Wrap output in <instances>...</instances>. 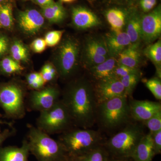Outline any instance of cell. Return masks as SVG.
<instances>
[{
  "label": "cell",
  "mask_w": 161,
  "mask_h": 161,
  "mask_svg": "<svg viewBox=\"0 0 161 161\" xmlns=\"http://www.w3.org/2000/svg\"><path fill=\"white\" fill-rule=\"evenodd\" d=\"M61 101L73 124L83 129H89L94 125L97 104L94 88L88 80L81 78L70 84Z\"/></svg>",
  "instance_id": "cell-1"
},
{
  "label": "cell",
  "mask_w": 161,
  "mask_h": 161,
  "mask_svg": "<svg viewBox=\"0 0 161 161\" xmlns=\"http://www.w3.org/2000/svg\"><path fill=\"white\" fill-rule=\"evenodd\" d=\"M28 129L27 141L30 152L38 161H63L67 153L58 140L52 138L49 135L31 124Z\"/></svg>",
  "instance_id": "cell-2"
},
{
  "label": "cell",
  "mask_w": 161,
  "mask_h": 161,
  "mask_svg": "<svg viewBox=\"0 0 161 161\" xmlns=\"http://www.w3.org/2000/svg\"><path fill=\"white\" fill-rule=\"evenodd\" d=\"M58 141L68 156L78 157L99 147L102 137L97 131L81 128L67 130L61 133Z\"/></svg>",
  "instance_id": "cell-3"
},
{
  "label": "cell",
  "mask_w": 161,
  "mask_h": 161,
  "mask_svg": "<svg viewBox=\"0 0 161 161\" xmlns=\"http://www.w3.org/2000/svg\"><path fill=\"white\" fill-rule=\"evenodd\" d=\"M26 97L24 88L16 82H10L0 86V106L9 118L19 119L25 116Z\"/></svg>",
  "instance_id": "cell-4"
},
{
  "label": "cell",
  "mask_w": 161,
  "mask_h": 161,
  "mask_svg": "<svg viewBox=\"0 0 161 161\" xmlns=\"http://www.w3.org/2000/svg\"><path fill=\"white\" fill-rule=\"evenodd\" d=\"M36 127L48 135L63 133L73 124L66 107L60 100L50 109L40 112Z\"/></svg>",
  "instance_id": "cell-5"
},
{
  "label": "cell",
  "mask_w": 161,
  "mask_h": 161,
  "mask_svg": "<svg viewBox=\"0 0 161 161\" xmlns=\"http://www.w3.org/2000/svg\"><path fill=\"white\" fill-rule=\"evenodd\" d=\"M127 97H115L98 105L99 119L104 127L114 129L128 121L131 115Z\"/></svg>",
  "instance_id": "cell-6"
},
{
  "label": "cell",
  "mask_w": 161,
  "mask_h": 161,
  "mask_svg": "<svg viewBox=\"0 0 161 161\" xmlns=\"http://www.w3.org/2000/svg\"><path fill=\"white\" fill-rule=\"evenodd\" d=\"M80 50L79 42L72 37L64 40L58 47L54 66L61 78L68 79L75 74L78 67Z\"/></svg>",
  "instance_id": "cell-7"
},
{
  "label": "cell",
  "mask_w": 161,
  "mask_h": 161,
  "mask_svg": "<svg viewBox=\"0 0 161 161\" xmlns=\"http://www.w3.org/2000/svg\"><path fill=\"white\" fill-rule=\"evenodd\" d=\"M144 135L140 126L137 124H130L109 140L108 147L115 155L131 158Z\"/></svg>",
  "instance_id": "cell-8"
},
{
  "label": "cell",
  "mask_w": 161,
  "mask_h": 161,
  "mask_svg": "<svg viewBox=\"0 0 161 161\" xmlns=\"http://www.w3.org/2000/svg\"><path fill=\"white\" fill-rule=\"evenodd\" d=\"M60 95L59 89L53 86L32 91L26 100V109L40 112L49 110L60 100Z\"/></svg>",
  "instance_id": "cell-9"
},
{
  "label": "cell",
  "mask_w": 161,
  "mask_h": 161,
  "mask_svg": "<svg viewBox=\"0 0 161 161\" xmlns=\"http://www.w3.org/2000/svg\"><path fill=\"white\" fill-rule=\"evenodd\" d=\"M141 26L142 40L146 43H152L160 37V5L147 13V14L141 16Z\"/></svg>",
  "instance_id": "cell-10"
},
{
  "label": "cell",
  "mask_w": 161,
  "mask_h": 161,
  "mask_svg": "<svg viewBox=\"0 0 161 161\" xmlns=\"http://www.w3.org/2000/svg\"><path fill=\"white\" fill-rule=\"evenodd\" d=\"M94 92L97 105L115 97H127L120 80L115 77L98 80Z\"/></svg>",
  "instance_id": "cell-11"
},
{
  "label": "cell",
  "mask_w": 161,
  "mask_h": 161,
  "mask_svg": "<svg viewBox=\"0 0 161 161\" xmlns=\"http://www.w3.org/2000/svg\"><path fill=\"white\" fill-rule=\"evenodd\" d=\"M130 115L134 119L145 122L161 111V104L157 102L133 100L129 103Z\"/></svg>",
  "instance_id": "cell-12"
},
{
  "label": "cell",
  "mask_w": 161,
  "mask_h": 161,
  "mask_svg": "<svg viewBox=\"0 0 161 161\" xmlns=\"http://www.w3.org/2000/svg\"><path fill=\"white\" fill-rule=\"evenodd\" d=\"M20 28L29 35L36 33L43 26L44 19L43 16L35 9L21 12L18 17Z\"/></svg>",
  "instance_id": "cell-13"
},
{
  "label": "cell",
  "mask_w": 161,
  "mask_h": 161,
  "mask_svg": "<svg viewBox=\"0 0 161 161\" xmlns=\"http://www.w3.org/2000/svg\"><path fill=\"white\" fill-rule=\"evenodd\" d=\"M72 19L74 26L81 30L94 28L101 24L100 19L93 12L82 6L73 8Z\"/></svg>",
  "instance_id": "cell-14"
},
{
  "label": "cell",
  "mask_w": 161,
  "mask_h": 161,
  "mask_svg": "<svg viewBox=\"0 0 161 161\" xmlns=\"http://www.w3.org/2000/svg\"><path fill=\"white\" fill-rule=\"evenodd\" d=\"M109 56L116 58L124 50L131 45L129 36L125 31H112L104 38Z\"/></svg>",
  "instance_id": "cell-15"
},
{
  "label": "cell",
  "mask_w": 161,
  "mask_h": 161,
  "mask_svg": "<svg viewBox=\"0 0 161 161\" xmlns=\"http://www.w3.org/2000/svg\"><path fill=\"white\" fill-rule=\"evenodd\" d=\"M141 16L135 9H130L128 12L125 32L130 38L131 45L140 46L142 41L141 26Z\"/></svg>",
  "instance_id": "cell-16"
},
{
  "label": "cell",
  "mask_w": 161,
  "mask_h": 161,
  "mask_svg": "<svg viewBox=\"0 0 161 161\" xmlns=\"http://www.w3.org/2000/svg\"><path fill=\"white\" fill-rule=\"evenodd\" d=\"M29 144L24 139L20 147L11 146L0 148V161H29Z\"/></svg>",
  "instance_id": "cell-17"
},
{
  "label": "cell",
  "mask_w": 161,
  "mask_h": 161,
  "mask_svg": "<svg viewBox=\"0 0 161 161\" xmlns=\"http://www.w3.org/2000/svg\"><path fill=\"white\" fill-rule=\"evenodd\" d=\"M155 155L151 133L144 134L132 153L135 161H152Z\"/></svg>",
  "instance_id": "cell-18"
},
{
  "label": "cell",
  "mask_w": 161,
  "mask_h": 161,
  "mask_svg": "<svg viewBox=\"0 0 161 161\" xmlns=\"http://www.w3.org/2000/svg\"><path fill=\"white\" fill-rule=\"evenodd\" d=\"M129 10L113 7L105 12L106 19L111 26L112 31L119 32L124 31Z\"/></svg>",
  "instance_id": "cell-19"
},
{
  "label": "cell",
  "mask_w": 161,
  "mask_h": 161,
  "mask_svg": "<svg viewBox=\"0 0 161 161\" xmlns=\"http://www.w3.org/2000/svg\"><path fill=\"white\" fill-rule=\"evenodd\" d=\"M139 47L131 45L124 50L117 58L118 64L133 69H139L142 62Z\"/></svg>",
  "instance_id": "cell-20"
},
{
  "label": "cell",
  "mask_w": 161,
  "mask_h": 161,
  "mask_svg": "<svg viewBox=\"0 0 161 161\" xmlns=\"http://www.w3.org/2000/svg\"><path fill=\"white\" fill-rule=\"evenodd\" d=\"M117 64V59L110 57L102 63L90 68V73L98 81L112 78L113 77L114 70Z\"/></svg>",
  "instance_id": "cell-21"
},
{
  "label": "cell",
  "mask_w": 161,
  "mask_h": 161,
  "mask_svg": "<svg viewBox=\"0 0 161 161\" xmlns=\"http://www.w3.org/2000/svg\"><path fill=\"white\" fill-rule=\"evenodd\" d=\"M144 54L154 64L156 69L157 77L161 79V41L159 40L155 43H150L144 49Z\"/></svg>",
  "instance_id": "cell-22"
},
{
  "label": "cell",
  "mask_w": 161,
  "mask_h": 161,
  "mask_svg": "<svg viewBox=\"0 0 161 161\" xmlns=\"http://www.w3.org/2000/svg\"><path fill=\"white\" fill-rule=\"evenodd\" d=\"M42 8L43 16L51 23H60L65 18V10L59 3H53Z\"/></svg>",
  "instance_id": "cell-23"
},
{
  "label": "cell",
  "mask_w": 161,
  "mask_h": 161,
  "mask_svg": "<svg viewBox=\"0 0 161 161\" xmlns=\"http://www.w3.org/2000/svg\"><path fill=\"white\" fill-rule=\"evenodd\" d=\"M84 51L110 58L108 53L104 39L100 37L94 36L89 38L86 42Z\"/></svg>",
  "instance_id": "cell-24"
},
{
  "label": "cell",
  "mask_w": 161,
  "mask_h": 161,
  "mask_svg": "<svg viewBox=\"0 0 161 161\" xmlns=\"http://www.w3.org/2000/svg\"><path fill=\"white\" fill-rule=\"evenodd\" d=\"M141 72L130 74L119 79L124 87L127 97L131 96L141 78Z\"/></svg>",
  "instance_id": "cell-25"
},
{
  "label": "cell",
  "mask_w": 161,
  "mask_h": 161,
  "mask_svg": "<svg viewBox=\"0 0 161 161\" xmlns=\"http://www.w3.org/2000/svg\"><path fill=\"white\" fill-rule=\"evenodd\" d=\"M1 68L3 73L8 75L19 74L24 69L19 62L9 58L3 59L1 63Z\"/></svg>",
  "instance_id": "cell-26"
},
{
  "label": "cell",
  "mask_w": 161,
  "mask_h": 161,
  "mask_svg": "<svg viewBox=\"0 0 161 161\" xmlns=\"http://www.w3.org/2000/svg\"><path fill=\"white\" fill-rule=\"evenodd\" d=\"M10 52L13 59L18 62H26L28 60V50L20 41H14L10 48Z\"/></svg>",
  "instance_id": "cell-27"
},
{
  "label": "cell",
  "mask_w": 161,
  "mask_h": 161,
  "mask_svg": "<svg viewBox=\"0 0 161 161\" xmlns=\"http://www.w3.org/2000/svg\"><path fill=\"white\" fill-rule=\"evenodd\" d=\"M0 25L6 28H11L13 25L12 9L10 4L0 5Z\"/></svg>",
  "instance_id": "cell-28"
},
{
  "label": "cell",
  "mask_w": 161,
  "mask_h": 161,
  "mask_svg": "<svg viewBox=\"0 0 161 161\" xmlns=\"http://www.w3.org/2000/svg\"><path fill=\"white\" fill-rule=\"evenodd\" d=\"M75 158L78 161H107L106 154L100 147L95 148L84 155Z\"/></svg>",
  "instance_id": "cell-29"
},
{
  "label": "cell",
  "mask_w": 161,
  "mask_h": 161,
  "mask_svg": "<svg viewBox=\"0 0 161 161\" xmlns=\"http://www.w3.org/2000/svg\"><path fill=\"white\" fill-rule=\"evenodd\" d=\"M26 82L28 86L33 91H37L44 87L45 84L40 73L33 72L26 77Z\"/></svg>",
  "instance_id": "cell-30"
},
{
  "label": "cell",
  "mask_w": 161,
  "mask_h": 161,
  "mask_svg": "<svg viewBox=\"0 0 161 161\" xmlns=\"http://www.w3.org/2000/svg\"><path fill=\"white\" fill-rule=\"evenodd\" d=\"M147 87L157 99H161V81L158 77L150 78L145 82Z\"/></svg>",
  "instance_id": "cell-31"
},
{
  "label": "cell",
  "mask_w": 161,
  "mask_h": 161,
  "mask_svg": "<svg viewBox=\"0 0 161 161\" xmlns=\"http://www.w3.org/2000/svg\"><path fill=\"white\" fill-rule=\"evenodd\" d=\"M40 74L45 83L54 80L58 75L56 68L50 64H45L42 67Z\"/></svg>",
  "instance_id": "cell-32"
},
{
  "label": "cell",
  "mask_w": 161,
  "mask_h": 161,
  "mask_svg": "<svg viewBox=\"0 0 161 161\" xmlns=\"http://www.w3.org/2000/svg\"><path fill=\"white\" fill-rule=\"evenodd\" d=\"M144 122L151 134L161 130V111L157 113Z\"/></svg>",
  "instance_id": "cell-33"
},
{
  "label": "cell",
  "mask_w": 161,
  "mask_h": 161,
  "mask_svg": "<svg viewBox=\"0 0 161 161\" xmlns=\"http://www.w3.org/2000/svg\"><path fill=\"white\" fill-rule=\"evenodd\" d=\"M63 33V31H53L48 32L44 39L47 46L53 47L57 45L60 42Z\"/></svg>",
  "instance_id": "cell-34"
},
{
  "label": "cell",
  "mask_w": 161,
  "mask_h": 161,
  "mask_svg": "<svg viewBox=\"0 0 161 161\" xmlns=\"http://www.w3.org/2000/svg\"><path fill=\"white\" fill-rule=\"evenodd\" d=\"M140 72V71L139 69H133L118 64L114 70L113 77L120 79V78L125 77L126 75L134 74V73H138Z\"/></svg>",
  "instance_id": "cell-35"
},
{
  "label": "cell",
  "mask_w": 161,
  "mask_h": 161,
  "mask_svg": "<svg viewBox=\"0 0 161 161\" xmlns=\"http://www.w3.org/2000/svg\"><path fill=\"white\" fill-rule=\"evenodd\" d=\"M151 134L153 150L155 154H160L161 152V130Z\"/></svg>",
  "instance_id": "cell-36"
},
{
  "label": "cell",
  "mask_w": 161,
  "mask_h": 161,
  "mask_svg": "<svg viewBox=\"0 0 161 161\" xmlns=\"http://www.w3.org/2000/svg\"><path fill=\"white\" fill-rule=\"evenodd\" d=\"M47 44L44 39L38 38L33 41L31 44L32 49L36 53H41L45 50Z\"/></svg>",
  "instance_id": "cell-37"
},
{
  "label": "cell",
  "mask_w": 161,
  "mask_h": 161,
  "mask_svg": "<svg viewBox=\"0 0 161 161\" xmlns=\"http://www.w3.org/2000/svg\"><path fill=\"white\" fill-rule=\"evenodd\" d=\"M157 2V0H140V6L144 12L148 13L154 9Z\"/></svg>",
  "instance_id": "cell-38"
},
{
  "label": "cell",
  "mask_w": 161,
  "mask_h": 161,
  "mask_svg": "<svg viewBox=\"0 0 161 161\" xmlns=\"http://www.w3.org/2000/svg\"><path fill=\"white\" fill-rule=\"evenodd\" d=\"M8 41L7 38L0 35V56H2L7 51L8 49Z\"/></svg>",
  "instance_id": "cell-39"
},
{
  "label": "cell",
  "mask_w": 161,
  "mask_h": 161,
  "mask_svg": "<svg viewBox=\"0 0 161 161\" xmlns=\"http://www.w3.org/2000/svg\"><path fill=\"white\" fill-rule=\"evenodd\" d=\"M16 132V129L14 128V129H13L12 130H5L3 132L0 133V145L6 138H8L9 136H12L15 135Z\"/></svg>",
  "instance_id": "cell-40"
},
{
  "label": "cell",
  "mask_w": 161,
  "mask_h": 161,
  "mask_svg": "<svg viewBox=\"0 0 161 161\" xmlns=\"http://www.w3.org/2000/svg\"><path fill=\"white\" fill-rule=\"evenodd\" d=\"M36 3L41 7L48 6L53 3V0H35Z\"/></svg>",
  "instance_id": "cell-41"
},
{
  "label": "cell",
  "mask_w": 161,
  "mask_h": 161,
  "mask_svg": "<svg viewBox=\"0 0 161 161\" xmlns=\"http://www.w3.org/2000/svg\"><path fill=\"white\" fill-rule=\"evenodd\" d=\"M63 161H78V160L76 158L67 155L66 158Z\"/></svg>",
  "instance_id": "cell-42"
},
{
  "label": "cell",
  "mask_w": 161,
  "mask_h": 161,
  "mask_svg": "<svg viewBox=\"0 0 161 161\" xmlns=\"http://www.w3.org/2000/svg\"><path fill=\"white\" fill-rule=\"evenodd\" d=\"M62 2H64V3H71L72 2L71 0H61Z\"/></svg>",
  "instance_id": "cell-43"
},
{
  "label": "cell",
  "mask_w": 161,
  "mask_h": 161,
  "mask_svg": "<svg viewBox=\"0 0 161 161\" xmlns=\"http://www.w3.org/2000/svg\"><path fill=\"white\" fill-rule=\"evenodd\" d=\"M89 1L91 2H94V1H96V0H88Z\"/></svg>",
  "instance_id": "cell-44"
},
{
  "label": "cell",
  "mask_w": 161,
  "mask_h": 161,
  "mask_svg": "<svg viewBox=\"0 0 161 161\" xmlns=\"http://www.w3.org/2000/svg\"><path fill=\"white\" fill-rule=\"evenodd\" d=\"M3 1H4V0H0V3H1V2H3Z\"/></svg>",
  "instance_id": "cell-45"
},
{
  "label": "cell",
  "mask_w": 161,
  "mask_h": 161,
  "mask_svg": "<svg viewBox=\"0 0 161 161\" xmlns=\"http://www.w3.org/2000/svg\"><path fill=\"white\" fill-rule=\"evenodd\" d=\"M124 161L116 160V161Z\"/></svg>",
  "instance_id": "cell-46"
},
{
  "label": "cell",
  "mask_w": 161,
  "mask_h": 161,
  "mask_svg": "<svg viewBox=\"0 0 161 161\" xmlns=\"http://www.w3.org/2000/svg\"><path fill=\"white\" fill-rule=\"evenodd\" d=\"M72 2H73V1H75V0H71Z\"/></svg>",
  "instance_id": "cell-47"
},
{
  "label": "cell",
  "mask_w": 161,
  "mask_h": 161,
  "mask_svg": "<svg viewBox=\"0 0 161 161\" xmlns=\"http://www.w3.org/2000/svg\"><path fill=\"white\" fill-rule=\"evenodd\" d=\"M0 123H1V122H0Z\"/></svg>",
  "instance_id": "cell-48"
},
{
  "label": "cell",
  "mask_w": 161,
  "mask_h": 161,
  "mask_svg": "<svg viewBox=\"0 0 161 161\" xmlns=\"http://www.w3.org/2000/svg\"><path fill=\"white\" fill-rule=\"evenodd\" d=\"M26 1H27V0H26ZM34 1H35V0H34Z\"/></svg>",
  "instance_id": "cell-49"
}]
</instances>
